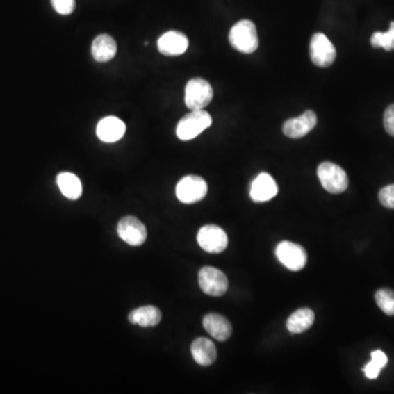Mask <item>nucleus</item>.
I'll list each match as a JSON object with an SVG mask.
<instances>
[{"label": "nucleus", "mask_w": 394, "mask_h": 394, "mask_svg": "<svg viewBox=\"0 0 394 394\" xmlns=\"http://www.w3.org/2000/svg\"><path fill=\"white\" fill-rule=\"evenodd\" d=\"M315 322V313L309 308H302L295 311L287 320V329L293 334L306 332Z\"/></svg>", "instance_id": "aec40b11"}, {"label": "nucleus", "mask_w": 394, "mask_h": 394, "mask_svg": "<svg viewBox=\"0 0 394 394\" xmlns=\"http://www.w3.org/2000/svg\"><path fill=\"white\" fill-rule=\"evenodd\" d=\"M279 188L275 180L268 173H261L251 186L250 196L255 203H264L275 197Z\"/></svg>", "instance_id": "4468645a"}, {"label": "nucleus", "mask_w": 394, "mask_h": 394, "mask_svg": "<svg viewBox=\"0 0 394 394\" xmlns=\"http://www.w3.org/2000/svg\"><path fill=\"white\" fill-rule=\"evenodd\" d=\"M318 177L321 186L329 193L340 194L347 190L348 177L340 165L325 161L318 167Z\"/></svg>", "instance_id": "7ed1b4c3"}, {"label": "nucleus", "mask_w": 394, "mask_h": 394, "mask_svg": "<svg viewBox=\"0 0 394 394\" xmlns=\"http://www.w3.org/2000/svg\"><path fill=\"white\" fill-rule=\"evenodd\" d=\"M370 43L375 49L382 47L386 51H393L394 49V21L390 24L389 31L375 32L371 35Z\"/></svg>", "instance_id": "412c9836"}, {"label": "nucleus", "mask_w": 394, "mask_h": 394, "mask_svg": "<svg viewBox=\"0 0 394 394\" xmlns=\"http://www.w3.org/2000/svg\"><path fill=\"white\" fill-rule=\"evenodd\" d=\"M377 304L388 315H394V291L391 289L382 288L377 291Z\"/></svg>", "instance_id": "4be33fe9"}, {"label": "nucleus", "mask_w": 394, "mask_h": 394, "mask_svg": "<svg viewBox=\"0 0 394 394\" xmlns=\"http://www.w3.org/2000/svg\"><path fill=\"white\" fill-rule=\"evenodd\" d=\"M55 11L63 16H67L74 13L76 8L75 0H52Z\"/></svg>", "instance_id": "b1692460"}, {"label": "nucleus", "mask_w": 394, "mask_h": 394, "mask_svg": "<svg viewBox=\"0 0 394 394\" xmlns=\"http://www.w3.org/2000/svg\"><path fill=\"white\" fill-rule=\"evenodd\" d=\"M204 329L211 338L219 342H224L231 336L232 327L226 318L218 313H208L203 319Z\"/></svg>", "instance_id": "2eb2a0df"}, {"label": "nucleus", "mask_w": 394, "mask_h": 394, "mask_svg": "<svg viewBox=\"0 0 394 394\" xmlns=\"http://www.w3.org/2000/svg\"><path fill=\"white\" fill-rule=\"evenodd\" d=\"M317 122V114L308 110L298 117L287 120L283 125V133L289 138H302L315 129Z\"/></svg>", "instance_id": "9b49d317"}, {"label": "nucleus", "mask_w": 394, "mask_h": 394, "mask_svg": "<svg viewBox=\"0 0 394 394\" xmlns=\"http://www.w3.org/2000/svg\"><path fill=\"white\" fill-rule=\"evenodd\" d=\"M161 317L163 315L157 306H145L133 310L129 315V321L142 327H151L159 325Z\"/></svg>", "instance_id": "a211bd4d"}, {"label": "nucleus", "mask_w": 394, "mask_h": 394, "mask_svg": "<svg viewBox=\"0 0 394 394\" xmlns=\"http://www.w3.org/2000/svg\"><path fill=\"white\" fill-rule=\"evenodd\" d=\"M199 283L204 294L213 297L224 296L229 286L227 276L218 268L211 266L202 268L199 273Z\"/></svg>", "instance_id": "423d86ee"}, {"label": "nucleus", "mask_w": 394, "mask_h": 394, "mask_svg": "<svg viewBox=\"0 0 394 394\" xmlns=\"http://www.w3.org/2000/svg\"><path fill=\"white\" fill-rule=\"evenodd\" d=\"M125 131H126V125L116 116H106L101 120L96 129L99 140L108 144L119 142L123 138Z\"/></svg>", "instance_id": "ddd939ff"}, {"label": "nucleus", "mask_w": 394, "mask_h": 394, "mask_svg": "<svg viewBox=\"0 0 394 394\" xmlns=\"http://www.w3.org/2000/svg\"><path fill=\"white\" fill-rule=\"evenodd\" d=\"M380 370H381V368L372 361L367 363L366 366L363 367V372H365V375H366L368 379L378 378Z\"/></svg>", "instance_id": "a878e982"}, {"label": "nucleus", "mask_w": 394, "mask_h": 394, "mask_svg": "<svg viewBox=\"0 0 394 394\" xmlns=\"http://www.w3.org/2000/svg\"><path fill=\"white\" fill-rule=\"evenodd\" d=\"M310 57L318 67H330L336 58V49L327 35L315 33L310 42Z\"/></svg>", "instance_id": "0eeeda50"}, {"label": "nucleus", "mask_w": 394, "mask_h": 394, "mask_svg": "<svg viewBox=\"0 0 394 394\" xmlns=\"http://www.w3.org/2000/svg\"><path fill=\"white\" fill-rule=\"evenodd\" d=\"M213 123L211 114L204 110H194L183 116L177 126L179 140H191L202 134Z\"/></svg>", "instance_id": "f03ea898"}, {"label": "nucleus", "mask_w": 394, "mask_h": 394, "mask_svg": "<svg viewBox=\"0 0 394 394\" xmlns=\"http://www.w3.org/2000/svg\"><path fill=\"white\" fill-rule=\"evenodd\" d=\"M384 124L386 133L394 137V104L386 108L384 115Z\"/></svg>", "instance_id": "393cba45"}, {"label": "nucleus", "mask_w": 394, "mask_h": 394, "mask_svg": "<svg viewBox=\"0 0 394 394\" xmlns=\"http://www.w3.org/2000/svg\"><path fill=\"white\" fill-rule=\"evenodd\" d=\"M57 186L60 188L63 195L68 199H79L83 194V186L77 175L72 172H62L57 175Z\"/></svg>", "instance_id": "6ab92c4d"}, {"label": "nucleus", "mask_w": 394, "mask_h": 394, "mask_svg": "<svg viewBox=\"0 0 394 394\" xmlns=\"http://www.w3.org/2000/svg\"><path fill=\"white\" fill-rule=\"evenodd\" d=\"M229 42L238 52L252 54L258 47L256 26L250 20L239 21L230 30Z\"/></svg>", "instance_id": "f257e3e1"}, {"label": "nucleus", "mask_w": 394, "mask_h": 394, "mask_svg": "<svg viewBox=\"0 0 394 394\" xmlns=\"http://www.w3.org/2000/svg\"><path fill=\"white\" fill-rule=\"evenodd\" d=\"M213 97H214V91L207 80L193 78L186 83L184 101L186 106L191 111L206 108L213 100Z\"/></svg>", "instance_id": "20e7f679"}, {"label": "nucleus", "mask_w": 394, "mask_h": 394, "mask_svg": "<svg viewBox=\"0 0 394 394\" xmlns=\"http://www.w3.org/2000/svg\"><path fill=\"white\" fill-rule=\"evenodd\" d=\"M275 254L279 262L293 272L302 271L308 261L304 247L290 241L279 243L276 247Z\"/></svg>", "instance_id": "6e6552de"}, {"label": "nucleus", "mask_w": 394, "mask_h": 394, "mask_svg": "<svg viewBox=\"0 0 394 394\" xmlns=\"http://www.w3.org/2000/svg\"><path fill=\"white\" fill-rule=\"evenodd\" d=\"M371 361L376 363L382 369L388 363V357H386V354L382 350H375V352L371 353Z\"/></svg>", "instance_id": "bb28decb"}, {"label": "nucleus", "mask_w": 394, "mask_h": 394, "mask_svg": "<svg viewBox=\"0 0 394 394\" xmlns=\"http://www.w3.org/2000/svg\"><path fill=\"white\" fill-rule=\"evenodd\" d=\"M117 235L127 245L140 247L147 239V229L140 219L126 216L122 218L117 224Z\"/></svg>", "instance_id": "9d476101"}, {"label": "nucleus", "mask_w": 394, "mask_h": 394, "mask_svg": "<svg viewBox=\"0 0 394 394\" xmlns=\"http://www.w3.org/2000/svg\"><path fill=\"white\" fill-rule=\"evenodd\" d=\"M194 361L201 366H211L217 359V350L214 343L208 338H196L191 345Z\"/></svg>", "instance_id": "f3484780"}, {"label": "nucleus", "mask_w": 394, "mask_h": 394, "mask_svg": "<svg viewBox=\"0 0 394 394\" xmlns=\"http://www.w3.org/2000/svg\"><path fill=\"white\" fill-rule=\"evenodd\" d=\"M197 243L208 253H222L228 247L227 233L216 224H206L197 233Z\"/></svg>", "instance_id": "1a4fd4ad"}, {"label": "nucleus", "mask_w": 394, "mask_h": 394, "mask_svg": "<svg viewBox=\"0 0 394 394\" xmlns=\"http://www.w3.org/2000/svg\"><path fill=\"white\" fill-rule=\"evenodd\" d=\"M116 52H117V45L111 35L100 34L93 40L91 54L96 62H110L115 57Z\"/></svg>", "instance_id": "dca6fc26"}, {"label": "nucleus", "mask_w": 394, "mask_h": 394, "mask_svg": "<svg viewBox=\"0 0 394 394\" xmlns=\"http://www.w3.org/2000/svg\"><path fill=\"white\" fill-rule=\"evenodd\" d=\"M379 201L386 208L394 209V184L384 186L380 190Z\"/></svg>", "instance_id": "5701e85b"}, {"label": "nucleus", "mask_w": 394, "mask_h": 394, "mask_svg": "<svg viewBox=\"0 0 394 394\" xmlns=\"http://www.w3.org/2000/svg\"><path fill=\"white\" fill-rule=\"evenodd\" d=\"M208 191L206 181L197 175H188L179 181L175 194L181 203L194 204L206 196Z\"/></svg>", "instance_id": "39448f33"}, {"label": "nucleus", "mask_w": 394, "mask_h": 394, "mask_svg": "<svg viewBox=\"0 0 394 394\" xmlns=\"http://www.w3.org/2000/svg\"><path fill=\"white\" fill-rule=\"evenodd\" d=\"M157 47L158 51L165 56H179L188 49V36L179 31L165 32L158 40Z\"/></svg>", "instance_id": "f8f14e48"}]
</instances>
